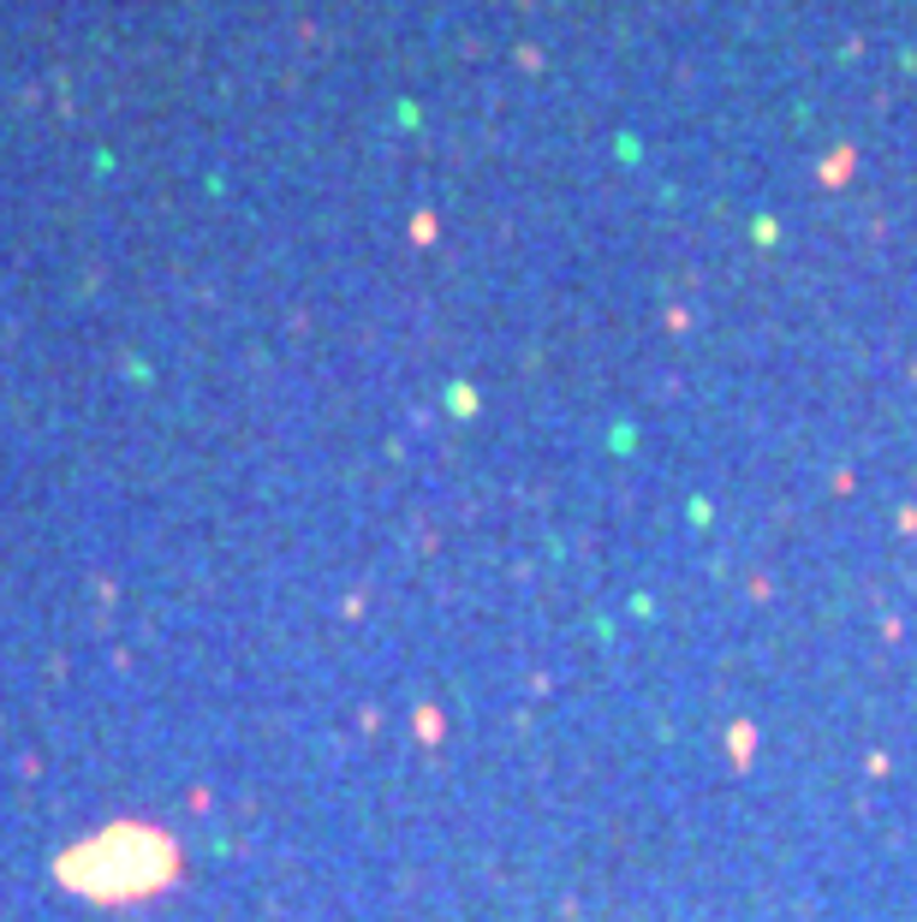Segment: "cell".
I'll return each instance as SVG.
<instances>
[]
</instances>
